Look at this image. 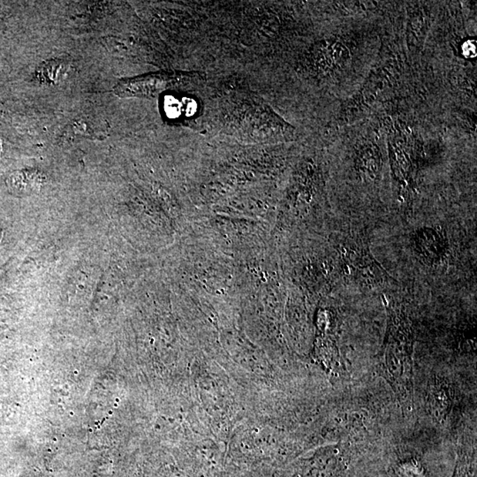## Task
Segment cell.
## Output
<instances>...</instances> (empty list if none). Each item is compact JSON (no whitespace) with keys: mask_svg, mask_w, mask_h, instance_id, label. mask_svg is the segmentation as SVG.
Segmentation results:
<instances>
[{"mask_svg":"<svg viewBox=\"0 0 477 477\" xmlns=\"http://www.w3.org/2000/svg\"><path fill=\"white\" fill-rule=\"evenodd\" d=\"M416 234L415 243L416 250L428 260H436L441 257L445 248V241L435 230L423 229Z\"/></svg>","mask_w":477,"mask_h":477,"instance_id":"3","label":"cell"},{"mask_svg":"<svg viewBox=\"0 0 477 477\" xmlns=\"http://www.w3.org/2000/svg\"><path fill=\"white\" fill-rule=\"evenodd\" d=\"M40 71V76L47 83H58L63 78L67 71V66L60 62H52L45 64Z\"/></svg>","mask_w":477,"mask_h":477,"instance_id":"5","label":"cell"},{"mask_svg":"<svg viewBox=\"0 0 477 477\" xmlns=\"http://www.w3.org/2000/svg\"><path fill=\"white\" fill-rule=\"evenodd\" d=\"M206 80L199 72L169 71L125 80L116 88L122 97H155L166 92H191Z\"/></svg>","mask_w":477,"mask_h":477,"instance_id":"2","label":"cell"},{"mask_svg":"<svg viewBox=\"0 0 477 477\" xmlns=\"http://www.w3.org/2000/svg\"><path fill=\"white\" fill-rule=\"evenodd\" d=\"M220 117L227 134L238 139H288L294 129L255 96L241 95L225 101Z\"/></svg>","mask_w":477,"mask_h":477,"instance_id":"1","label":"cell"},{"mask_svg":"<svg viewBox=\"0 0 477 477\" xmlns=\"http://www.w3.org/2000/svg\"><path fill=\"white\" fill-rule=\"evenodd\" d=\"M12 183L18 184L16 190L31 193L34 190H39L43 180L38 173L25 172L17 174L15 178H13Z\"/></svg>","mask_w":477,"mask_h":477,"instance_id":"4","label":"cell"}]
</instances>
